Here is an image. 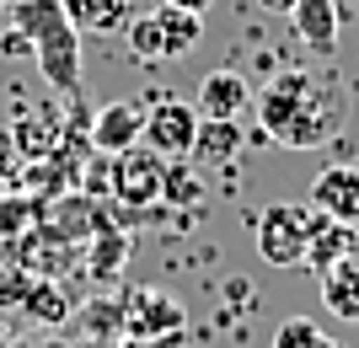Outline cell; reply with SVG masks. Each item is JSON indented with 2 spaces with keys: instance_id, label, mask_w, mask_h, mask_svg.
<instances>
[{
  "instance_id": "cell-13",
  "label": "cell",
  "mask_w": 359,
  "mask_h": 348,
  "mask_svg": "<svg viewBox=\"0 0 359 348\" xmlns=\"http://www.w3.org/2000/svg\"><path fill=\"white\" fill-rule=\"evenodd\" d=\"M295 32L306 38V48L316 54H332L338 48V6L332 0H295Z\"/></svg>"
},
{
  "instance_id": "cell-4",
  "label": "cell",
  "mask_w": 359,
  "mask_h": 348,
  "mask_svg": "<svg viewBox=\"0 0 359 348\" xmlns=\"http://www.w3.org/2000/svg\"><path fill=\"white\" fill-rule=\"evenodd\" d=\"M194 134H198V107L182 102V97H161L156 107H145V134L140 145L156 151L161 161H182L194 151Z\"/></svg>"
},
{
  "instance_id": "cell-18",
  "label": "cell",
  "mask_w": 359,
  "mask_h": 348,
  "mask_svg": "<svg viewBox=\"0 0 359 348\" xmlns=\"http://www.w3.org/2000/svg\"><path fill=\"white\" fill-rule=\"evenodd\" d=\"M97 246H102V252H97V273H107V268L118 273L123 258H129V242H123V236H102Z\"/></svg>"
},
{
  "instance_id": "cell-19",
  "label": "cell",
  "mask_w": 359,
  "mask_h": 348,
  "mask_svg": "<svg viewBox=\"0 0 359 348\" xmlns=\"http://www.w3.org/2000/svg\"><path fill=\"white\" fill-rule=\"evenodd\" d=\"M161 6H177V11H210L215 0H161Z\"/></svg>"
},
{
  "instance_id": "cell-11",
  "label": "cell",
  "mask_w": 359,
  "mask_h": 348,
  "mask_svg": "<svg viewBox=\"0 0 359 348\" xmlns=\"http://www.w3.org/2000/svg\"><path fill=\"white\" fill-rule=\"evenodd\" d=\"M75 32H91V38H113V32L129 27L135 16V0H65Z\"/></svg>"
},
{
  "instance_id": "cell-1",
  "label": "cell",
  "mask_w": 359,
  "mask_h": 348,
  "mask_svg": "<svg viewBox=\"0 0 359 348\" xmlns=\"http://www.w3.org/2000/svg\"><path fill=\"white\" fill-rule=\"evenodd\" d=\"M257 118H263L269 139H279L290 151H316V145L338 139L348 118V91L316 70H285L257 91Z\"/></svg>"
},
{
  "instance_id": "cell-3",
  "label": "cell",
  "mask_w": 359,
  "mask_h": 348,
  "mask_svg": "<svg viewBox=\"0 0 359 348\" xmlns=\"http://www.w3.org/2000/svg\"><path fill=\"white\" fill-rule=\"evenodd\" d=\"M316 225H322V209L311 204H269V209L257 214V258L269 263V268H295L306 263V246H311Z\"/></svg>"
},
{
  "instance_id": "cell-21",
  "label": "cell",
  "mask_w": 359,
  "mask_h": 348,
  "mask_svg": "<svg viewBox=\"0 0 359 348\" xmlns=\"http://www.w3.org/2000/svg\"><path fill=\"white\" fill-rule=\"evenodd\" d=\"M123 348H156V343H145V337H129V343H123Z\"/></svg>"
},
{
  "instance_id": "cell-8",
  "label": "cell",
  "mask_w": 359,
  "mask_h": 348,
  "mask_svg": "<svg viewBox=\"0 0 359 348\" xmlns=\"http://www.w3.org/2000/svg\"><path fill=\"white\" fill-rule=\"evenodd\" d=\"M140 134H145V107L140 102H113V107H102V113L91 118V145L107 151V155L140 145Z\"/></svg>"
},
{
  "instance_id": "cell-14",
  "label": "cell",
  "mask_w": 359,
  "mask_h": 348,
  "mask_svg": "<svg viewBox=\"0 0 359 348\" xmlns=\"http://www.w3.org/2000/svg\"><path fill=\"white\" fill-rule=\"evenodd\" d=\"M354 246H359V225H338V220L322 214V225H316L311 246H306V268H311V273H327L332 263L348 258Z\"/></svg>"
},
{
  "instance_id": "cell-10",
  "label": "cell",
  "mask_w": 359,
  "mask_h": 348,
  "mask_svg": "<svg viewBox=\"0 0 359 348\" xmlns=\"http://www.w3.org/2000/svg\"><path fill=\"white\" fill-rule=\"evenodd\" d=\"M247 102H252V86L236 70H210L204 86H198V113L204 118H241Z\"/></svg>"
},
{
  "instance_id": "cell-12",
  "label": "cell",
  "mask_w": 359,
  "mask_h": 348,
  "mask_svg": "<svg viewBox=\"0 0 359 348\" xmlns=\"http://www.w3.org/2000/svg\"><path fill=\"white\" fill-rule=\"evenodd\" d=\"M198 167H231L241 155V123L236 118H198V134H194V151Z\"/></svg>"
},
{
  "instance_id": "cell-22",
  "label": "cell",
  "mask_w": 359,
  "mask_h": 348,
  "mask_svg": "<svg viewBox=\"0 0 359 348\" xmlns=\"http://www.w3.org/2000/svg\"><path fill=\"white\" fill-rule=\"evenodd\" d=\"M0 6H16V0H0Z\"/></svg>"
},
{
  "instance_id": "cell-20",
  "label": "cell",
  "mask_w": 359,
  "mask_h": 348,
  "mask_svg": "<svg viewBox=\"0 0 359 348\" xmlns=\"http://www.w3.org/2000/svg\"><path fill=\"white\" fill-rule=\"evenodd\" d=\"M269 11H295V0H263Z\"/></svg>"
},
{
  "instance_id": "cell-6",
  "label": "cell",
  "mask_w": 359,
  "mask_h": 348,
  "mask_svg": "<svg viewBox=\"0 0 359 348\" xmlns=\"http://www.w3.org/2000/svg\"><path fill=\"white\" fill-rule=\"evenodd\" d=\"M182 305L166 295V289H135L129 300H123V327H129V337H145V343H156V337H177L182 333Z\"/></svg>"
},
{
  "instance_id": "cell-17",
  "label": "cell",
  "mask_w": 359,
  "mask_h": 348,
  "mask_svg": "<svg viewBox=\"0 0 359 348\" xmlns=\"http://www.w3.org/2000/svg\"><path fill=\"white\" fill-rule=\"evenodd\" d=\"M269 348H338V343H327V337L316 333V321L290 316V321H279V327H273V343H269Z\"/></svg>"
},
{
  "instance_id": "cell-23",
  "label": "cell",
  "mask_w": 359,
  "mask_h": 348,
  "mask_svg": "<svg viewBox=\"0 0 359 348\" xmlns=\"http://www.w3.org/2000/svg\"><path fill=\"white\" fill-rule=\"evenodd\" d=\"M354 258H359V246H354Z\"/></svg>"
},
{
  "instance_id": "cell-2",
  "label": "cell",
  "mask_w": 359,
  "mask_h": 348,
  "mask_svg": "<svg viewBox=\"0 0 359 348\" xmlns=\"http://www.w3.org/2000/svg\"><path fill=\"white\" fill-rule=\"evenodd\" d=\"M16 27L32 38V54H38V70L48 86H81V32H75L65 0H16Z\"/></svg>"
},
{
  "instance_id": "cell-16",
  "label": "cell",
  "mask_w": 359,
  "mask_h": 348,
  "mask_svg": "<svg viewBox=\"0 0 359 348\" xmlns=\"http://www.w3.org/2000/svg\"><path fill=\"white\" fill-rule=\"evenodd\" d=\"M123 43H129V54H135L140 64H161V60H166V48H161V22H156V11L129 16V27H123Z\"/></svg>"
},
{
  "instance_id": "cell-7",
  "label": "cell",
  "mask_w": 359,
  "mask_h": 348,
  "mask_svg": "<svg viewBox=\"0 0 359 348\" xmlns=\"http://www.w3.org/2000/svg\"><path fill=\"white\" fill-rule=\"evenodd\" d=\"M311 209H322L338 225H359V167H322L306 193Z\"/></svg>"
},
{
  "instance_id": "cell-5",
  "label": "cell",
  "mask_w": 359,
  "mask_h": 348,
  "mask_svg": "<svg viewBox=\"0 0 359 348\" xmlns=\"http://www.w3.org/2000/svg\"><path fill=\"white\" fill-rule=\"evenodd\" d=\"M166 188V161L145 145H129V151L113 155V193L123 204H156Z\"/></svg>"
},
{
  "instance_id": "cell-9",
  "label": "cell",
  "mask_w": 359,
  "mask_h": 348,
  "mask_svg": "<svg viewBox=\"0 0 359 348\" xmlns=\"http://www.w3.org/2000/svg\"><path fill=\"white\" fill-rule=\"evenodd\" d=\"M322 279V305H327L338 321H348V327H359V258L348 252V258H338L327 273H316Z\"/></svg>"
},
{
  "instance_id": "cell-15",
  "label": "cell",
  "mask_w": 359,
  "mask_h": 348,
  "mask_svg": "<svg viewBox=\"0 0 359 348\" xmlns=\"http://www.w3.org/2000/svg\"><path fill=\"white\" fill-rule=\"evenodd\" d=\"M156 22H161V48H166V60H182V54H194L198 38H204V11L156 6Z\"/></svg>"
}]
</instances>
